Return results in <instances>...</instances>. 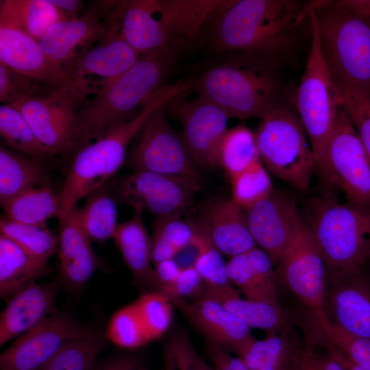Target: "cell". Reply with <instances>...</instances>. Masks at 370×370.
<instances>
[{
  "mask_svg": "<svg viewBox=\"0 0 370 370\" xmlns=\"http://www.w3.org/2000/svg\"><path fill=\"white\" fill-rule=\"evenodd\" d=\"M316 1L223 0L206 30L212 48L245 52L282 62L296 52Z\"/></svg>",
  "mask_w": 370,
  "mask_h": 370,
  "instance_id": "obj_1",
  "label": "cell"
},
{
  "mask_svg": "<svg viewBox=\"0 0 370 370\" xmlns=\"http://www.w3.org/2000/svg\"><path fill=\"white\" fill-rule=\"evenodd\" d=\"M277 59L251 53H231L195 79L192 89L212 101L230 118L261 119L285 104Z\"/></svg>",
  "mask_w": 370,
  "mask_h": 370,
  "instance_id": "obj_2",
  "label": "cell"
},
{
  "mask_svg": "<svg viewBox=\"0 0 370 370\" xmlns=\"http://www.w3.org/2000/svg\"><path fill=\"white\" fill-rule=\"evenodd\" d=\"M176 52L163 49L139 56L136 62L92 101L82 106L75 126L72 151L103 137L114 125L133 118L164 86Z\"/></svg>",
  "mask_w": 370,
  "mask_h": 370,
  "instance_id": "obj_3",
  "label": "cell"
},
{
  "mask_svg": "<svg viewBox=\"0 0 370 370\" xmlns=\"http://www.w3.org/2000/svg\"><path fill=\"white\" fill-rule=\"evenodd\" d=\"M178 91L175 85L163 86L133 118L114 125L103 137L75 151L60 193L62 211L59 218L66 215L79 200L106 186L123 164L128 145L146 120Z\"/></svg>",
  "mask_w": 370,
  "mask_h": 370,
  "instance_id": "obj_4",
  "label": "cell"
},
{
  "mask_svg": "<svg viewBox=\"0 0 370 370\" xmlns=\"http://www.w3.org/2000/svg\"><path fill=\"white\" fill-rule=\"evenodd\" d=\"M320 48L336 84L370 99V18L334 1L317 0Z\"/></svg>",
  "mask_w": 370,
  "mask_h": 370,
  "instance_id": "obj_5",
  "label": "cell"
},
{
  "mask_svg": "<svg viewBox=\"0 0 370 370\" xmlns=\"http://www.w3.org/2000/svg\"><path fill=\"white\" fill-rule=\"evenodd\" d=\"M306 225L325 261L327 275L362 269L370 259V206L317 200Z\"/></svg>",
  "mask_w": 370,
  "mask_h": 370,
  "instance_id": "obj_6",
  "label": "cell"
},
{
  "mask_svg": "<svg viewBox=\"0 0 370 370\" xmlns=\"http://www.w3.org/2000/svg\"><path fill=\"white\" fill-rule=\"evenodd\" d=\"M310 49L294 102L309 139L317 170L328 182L326 148L343 100L321 51L314 9L310 16Z\"/></svg>",
  "mask_w": 370,
  "mask_h": 370,
  "instance_id": "obj_7",
  "label": "cell"
},
{
  "mask_svg": "<svg viewBox=\"0 0 370 370\" xmlns=\"http://www.w3.org/2000/svg\"><path fill=\"white\" fill-rule=\"evenodd\" d=\"M261 160L278 178L306 192L316 167L299 115L287 104L263 119L254 132Z\"/></svg>",
  "mask_w": 370,
  "mask_h": 370,
  "instance_id": "obj_8",
  "label": "cell"
},
{
  "mask_svg": "<svg viewBox=\"0 0 370 370\" xmlns=\"http://www.w3.org/2000/svg\"><path fill=\"white\" fill-rule=\"evenodd\" d=\"M139 56L120 36L117 22L112 19L104 40L62 66L64 79L61 85L77 92L84 101L90 95L96 97L127 71Z\"/></svg>",
  "mask_w": 370,
  "mask_h": 370,
  "instance_id": "obj_9",
  "label": "cell"
},
{
  "mask_svg": "<svg viewBox=\"0 0 370 370\" xmlns=\"http://www.w3.org/2000/svg\"><path fill=\"white\" fill-rule=\"evenodd\" d=\"M199 189L198 179L192 177L133 171L119 181L116 195L134 211L157 218L182 217L191 208Z\"/></svg>",
  "mask_w": 370,
  "mask_h": 370,
  "instance_id": "obj_10",
  "label": "cell"
},
{
  "mask_svg": "<svg viewBox=\"0 0 370 370\" xmlns=\"http://www.w3.org/2000/svg\"><path fill=\"white\" fill-rule=\"evenodd\" d=\"M190 90L177 93L166 108L180 122L182 138L197 166L221 168L220 147L230 118L224 110L201 96L188 101L186 96Z\"/></svg>",
  "mask_w": 370,
  "mask_h": 370,
  "instance_id": "obj_11",
  "label": "cell"
},
{
  "mask_svg": "<svg viewBox=\"0 0 370 370\" xmlns=\"http://www.w3.org/2000/svg\"><path fill=\"white\" fill-rule=\"evenodd\" d=\"M325 162L328 182L337 184L349 203L370 206V159L343 108L328 143Z\"/></svg>",
  "mask_w": 370,
  "mask_h": 370,
  "instance_id": "obj_12",
  "label": "cell"
},
{
  "mask_svg": "<svg viewBox=\"0 0 370 370\" xmlns=\"http://www.w3.org/2000/svg\"><path fill=\"white\" fill-rule=\"evenodd\" d=\"M166 105L157 108L145 122L128 157V164L133 171L198 179V166L189 154L181 135L170 125Z\"/></svg>",
  "mask_w": 370,
  "mask_h": 370,
  "instance_id": "obj_13",
  "label": "cell"
},
{
  "mask_svg": "<svg viewBox=\"0 0 370 370\" xmlns=\"http://www.w3.org/2000/svg\"><path fill=\"white\" fill-rule=\"evenodd\" d=\"M84 103L77 93L59 85L13 107L22 114L41 143L58 155L72 151L77 114Z\"/></svg>",
  "mask_w": 370,
  "mask_h": 370,
  "instance_id": "obj_14",
  "label": "cell"
},
{
  "mask_svg": "<svg viewBox=\"0 0 370 370\" xmlns=\"http://www.w3.org/2000/svg\"><path fill=\"white\" fill-rule=\"evenodd\" d=\"M275 274L314 321L326 319V265L307 226L278 261Z\"/></svg>",
  "mask_w": 370,
  "mask_h": 370,
  "instance_id": "obj_15",
  "label": "cell"
},
{
  "mask_svg": "<svg viewBox=\"0 0 370 370\" xmlns=\"http://www.w3.org/2000/svg\"><path fill=\"white\" fill-rule=\"evenodd\" d=\"M90 330L66 315L49 316L1 354L0 370H40L67 343Z\"/></svg>",
  "mask_w": 370,
  "mask_h": 370,
  "instance_id": "obj_16",
  "label": "cell"
},
{
  "mask_svg": "<svg viewBox=\"0 0 370 370\" xmlns=\"http://www.w3.org/2000/svg\"><path fill=\"white\" fill-rule=\"evenodd\" d=\"M246 212L256 244L273 262H278L306 227L294 200L277 190Z\"/></svg>",
  "mask_w": 370,
  "mask_h": 370,
  "instance_id": "obj_17",
  "label": "cell"
},
{
  "mask_svg": "<svg viewBox=\"0 0 370 370\" xmlns=\"http://www.w3.org/2000/svg\"><path fill=\"white\" fill-rule=\"evenodd\" d=\"M325 313L343 330L370 339V275L362 269L327 275Z\"/></svg>",
  "mask_w": 370,
  "mask_h": 370,
  "instance_id": "obj_18",
  "label": "cell"
},
{
  "mask_svg": "<svg viewBox=\"0 0 370 370\" xmlns=\"http://www.w3.org/2000/svg\"><path fill=\"white\" fill-rule=\"evenodd\" d=\"M197 232L221 253L230 257L248 252L256 247L250 232L247 212L232 199H213L191 219Z\"/></svg>",
  "mask_w": 370,
  "mask_h": 370,
  "instance_id": "obj_19",
  "label": "cell"
},
{
  "mask_svg": "<svg viewBox=\"0 0 370 370\" xmlns=\"http://www.w3.org/2000/svg\"><path fill=\"white\" fill-rule=\"evenodd\" d=\"M111 21L96 5L77 18L56 23L38 43L44 52L61 69L87 49L99 43L108 34Z\"/></svg>",
  "mask_w": 370,
  "mask_h": 370,
  "instance_id": "obj_20",
  "label": "cell"
},
{
  "mask_svg": "<svg viewBox=\"0 0 370 370\" xmlns=\"http://www.w3.org/2000/svg\"><path fill=\"white\" fill-rule=\"evenodd\" d=\"M172 303L208 341L232 349L238 356L256 340L251 328L213 297L204 295L192 302L177 300Z\"/></svg>",
  "mask_w": 370,
  "mask_h": 370,
  "instance_id": "obj_21",
  "label": "cell"
},
{
  "mask_svg": "<svg viewBox=\"0 0 370 370\" xmlns=\"http://www.w3.org/2000/svg\"><path fill=\"white\" fill-rule=\"evenodd\" d=\"M0 63L52 88L64 79L62 69L44 52L38 41L12 25L0 23Z\"/></svg>",
  "mask_w": 370,
  "mask_h": 370,
  "instance_id": "obj_22",
  "label": "cell"
},
{
  "mask_svg": "<svg viewBox=\"0 0 370 370\" xmlns=\"http://www.w3.org/2000/svg\"><path fill=\"white\" fill-rule=\"evenodd\" d=\"M223 0H158V13L168 47L178 50L200 41Z\"/></svg>",
  "mask_w": 370,
  "mask_h": 370,
  "instance_id": "obj_23",
  "label": "cell"
},
{
  "mask_svg": "<svg viewBox=\"0 0 370 370\" xmlns=\"http://www.w3.org/2000/svg\"><path fill=\"white\" fill-rule=\"evenodd\" d=\"M77 206L66 215L58 219L59 275L60 282L73 292L82 289L101 266L90 245L91 242L78 222Z\"/></svg>",
  "mask_w": 370,
  "mask_h": 370,
  "instance_id": "obj_24",
  "label": "cell"
},
{
  "mask_svg": "<svg viewBox=\"0 0 370 370\" xmlns=\"http://www.w3.org/2000/svg\"><path fill=\"white\" fill-rule=\"evenodd\" d=\"M59 286L56 281L34 282L13 296L0 318V346L36 326L53 308Z\"/></svg>",
  "mask_w": 370,
  "mask_h": 370,
  "instance_id": "obj_25",
  "label": "cell"
},
{
  "mask_svg": "<svg viewBox=\"0 0 370 370\" xmlns=\"http://www.w3.org/2000/svg\"><path fill=\"white\" fill-rule=\"evenodd\" d=\"M114 18L120 36L139 55L169 49L158 17V0L121 1Z\"/></svg>",
  "mask_w": 370,
  "mask_h": 370,
  "instance_id": "obj_26",
  "label": "cell"
},
{
  "mask_svg": "<svg viewBox=\"0 0 370 370\" xmlns=\"http://www.w3.org/2000/svg\"><path fill=\"white\" fill-rule=\"evenodd\" d=\"M112 239L134 278L156 286L154 269L151 266L150 237L142 212L134 211L130 219L119 223Z\"/></svg>",
  "mask_w": 370,
  "mask_h": 370,
  "instance_id": "obj_27",
  "label": "cell"
},
{
  "mask_svg": "<svg viewBox=\"0 0 370 370\" xmlns=\"http://www.w3.org/2000/svg\"><path fill=\"white\" fill-rule=\"evenodd\" d=\"M49 186L45 169L38 162L5 146L0 147V204L34 188Z\"/></svg>",
  "mask_w": 370,
  "mask_h": 370,
  "instance_id": "obj_28",
  "label": "cell"
},
{
  "mask_svg": "<svg viewBox=\"0 0 370 370\" xmlns=\"http://www.w3.org/2000/svg\"><path fill=\"white\" fill-rule=\"evenodd\" d=\"M68 19L49 0L0 1V23L16 26L38 41L53 25Z\"/></svg>",
  "mask_w": 370,
  "mask_h": 370,
  "instance_id": "obj_29",
  "label": "cell"
},
{
  "mask_svg": "<svg viewBox=\"0 0 370 370\" xmlns=\"http://www.w3.org/2000/svg\"><path fill=\"white\" fill-rule=\"evenodd\" d=\"M47 264L29 257L13 242L0 234V295L14 296L42 275Z\"/></svg>",
  "mask_w": 370,
  "mask_h": 370,
  "instance_id": "obj_30",
  "label": "cell"
},
{
  "mask_svg": "<svg viewBox=\"0 0 370 370\" xmlns=\"http://www.w3.org/2000/svg\"><path fill=\"white\" fill-rule=\"evenodd\" d=\"M5 217L17 223L47 225L48 220L61 216L62 198L49 186L29 189L3 206Z\"/></svg>",
  "mask_w": 370,
  "mask_h": 370,
  "instance_id": "obj_31",
  "label": "cell"
},
{
  "mask_svg": "<svg viewBox=\"0 0 370 370\" xmlns=\"http://www.w3.org/2000/svg\"><path fill=\"white\" fill-rule=\"evenodd\" d=\"M214 299L250 328L263 330L267 335L290 330L287 317L278 303L243 299L238 291Z\"/></svg>",
  "mask_w": 370,
  "mask_h": 370,
  "instance_id": "obj_32",
  "label": "cell"
},
{
  "mask_svg": "<svg viewBox=\"0 0 370 370\" xmlns=\"http://www.w3.org/2000/svg\"><path fill=\"white\" fill-rule=\"evenodd\" d=\"M78 222L90 242L112 238L117 223L115 201L106 186L87 197L84 206H76Z\"/></svg>",
  "mask_w": 370,
  "mask_h": 370,
  "instance_id": "obj_33",
  "label": "cell"
},
{
  "mask_svg": "<svg viewBox=\"0 0 370 370\" xmlns=\"http://www.w3.org/2000/svg\"><path fill=\"white\" fill-rule=\"evenodd\" d=\"M1 145L35 160L55 156L38 139L22 114L12 106H0Z\"/></svg>",
  "mask_w": 370,
  "mask_h": 370,
  "instance_id": "obj_34",
  "label": "cell"
},
{
  "mask_svg": "<svg viewBox=\"0 0 370 370\" xmlns=\"http://www.w3.org/2000/svg\"><path fill=\"white\" fill-rule=\"evenodd\" d=\"M198 232L191 219L182 217L157 218L150 237L152 264L172 259L183 247L191 243Z\"/></svg>",
  "mask_w": 370,
  "mask_h": 370,
  "instance_id": "obj_35",
  "label": "cell"
},
{
  "mask_svg": "<svg viewBox=\"0 0 370 370\" xmlns=\"http://www.w3.org/2000/svg\"><path fill=\"white\" fill-rule=\"evenodd\" d=\"M0 232L29 257L42 263L47 264L58 250V235L47 225H25L3 216L0 219Z\"/></svg>",
  "mask_w": 370,
  "mask_h": 370,
  "instance_id": "obj_36",
  "label": "cell"
},
{
  "mask_svg": "<svg viewBox=\"0 0 370 370\" xmlns=\"http://www.w3.org/2000/svg\"><path fill=\"white\" fill-rule=\"evenodd\" d=\"M260 161L254 132L243 125L227 130L221 144L220 162L230 181Z\"/></svg>",
  "mask_w": 370,
  "mask_h": 370,
  "instance_id": "obj_37",
  "label": "cell"
},
{
  "mask_svg": "<svg viewBox=\"0 0 370 370\" xmlns=\"http://www.w3.org/2000/svg\"><path fill=\"white\" fill-rule=\"evenodd\" d=\"M103 345L101 334L90 330L67 343L40 370H92Z\"/></svg>",
  "mask_w": 370,
  "mask_h": 370,
  "instance_id": "obj_38",
  "label": "cell"
},
{
  "mask_svg": "<svg viewBox=\"0 0 370 370\" xmlns=\"http://www.w3.org/2000/svg\"><path fill=\"white\" fill-rule=\"evenodd\" d=\"M231 183L232 199L246 211L269 197L273 190L262 161L238 175Z\"/></svg>",
  "mask_w": 370,
  "mask_h": 370,
  "instance_id": "obj_39",
  "label": "cell"
},
{
  "mask_svg": "<svg viewBox=\"0 0 370 370\" xmlns=\"http://www.w3.org/2000/svg\"><path fill=\"white\" fill-rule=\"evenodd\" d=\"M149 341L159 338L172 320L171 301L159 291L145 293L133 302Z\"/></svg>",
  "mask_w": 370,
  "mask_h": 370,
  "instance_id": "obj_40",
  "label": "cell"
},
{
  "mask_svg": "<svg viewBox=\"0 0 370 370\" xmlns=\"http://www.w3.org/2000/svg\"><path fill=\"white\" fill-rule=\"evenodd\" d=\"M314 322L325 341L356 365L370 370V339L349 333L327 319Z\"/></svg>",
  "mask_w": 370,
  "mask_h": 370,
  "instance_id": "obj_41",
  "label": "cell"
},
{
  "mask_svg": "<svg viewBox=\"0 0 370 370\" xmlns=\"http://www.w3.org/2000/svg\"><path fill=\"white\" fill-rule=\"evenodd\" d=\"M194 267L207 285L205 295L218 298L237 291L231 284L221 254L210 242L205 247Z\"/></svg>",
  "mask_w": 370,
  "mask_h": 370,
  "instance_id": "obj_42",
  "label": "cell"
},
{
  "mask_svg": "<svg viewBox=\"0 0 370 370\" xmlns=\"http://www.w3.org/2000/svg\"><path fill=\"white\" fill-rule=\"evenodd\" d=\"M107 336L114 344L125 349L137 348L149 342L133 303L113 315Z\"/></svg>",
  "mask_w": 370,
  "mask_h": 370,
  "instance_id": "obj_43",
  "label": "cell"
},
{
  "mask_svg": "<svg viewBox=\"0 0 370 370\" xmlns=\"http://www.w3.org/2000/svg\"><path fill=\"white\" fill-rule=\"evenodd\" d=\"M51 88L0 63V101L3 104L13 106Z\"/></svg>",
  "mask_w": 370,
  "mask_h": 370,
  "instance_id": "obj_44",
  "label": "cell"
},
{
  "mask_svg": "<svg viewBox=\"0 0 370 370\" xmlns=\"http://www.w3.org/2000/svg\"><path fill=\"white\" fill-rule=\"evenodd\" d=\"M226 271L231 283L238 286L247 299L278 303V299L261 285L247 253L231 257L226 262Z\"/></svg>",
  "mask_w": 370,
  "mask_h": 370,
  "instance_id": "obj_45",
  "label": "cell"
},
{
  "mask_svg": "<svg viewBox=\"0 0 370 370\" xmlns=\"http://www.w3.org/2000/svg\"><path fill=\"white\" fill-rule=\"evenodd\" d=\"M336 86L341 95L343 108L357 130L370 159V99L343 86Z\"/></svg>",
  "mask_w": 370,
  "mask_h": 370,
  "instance_id": "obj_46",
  "label": "cell"
},
{
  "mask_svg": "<svg viewBox=\"0 0 370 370\" xmlns=\"http://www.w3.org/2000/svg\"><path fill=\"white\" fill-rule=\"evenodd\" d=\"M163 355L166 370H201V358L184 332L174 334L167 341Z\"/></svg>",
  "mask_w": 370,
  "mask_h": 370,
  "instance_id": "obj_47",
  "label": "cell"
},
{
  "mask_svg": "<svg viewBox=\"0 0 370 370\" xmlns=\"http://www.w3.org/2000/svg\"><path fill=\"white\" fill-rule=\"evenodd\" d=\"M204 281L195 267L182 269L177 277L171 283L162 286L160 292L171 301L184 300L185 298L200 297L204 293Z\"/></svg>",
  "mask_w": 370,
  "mask_h": 370,
  "instance_id": "obj_48",
  "label": "cell"
},
{
  "mask_svg": "<svg viewBox=\"0 0 370 370\" xmlns=\"http://www.w3.org/2000/svg\"><path fill=\"white\" fill-rule=\"evenodd\" d=\"M253 269L263 288L278 299V280L269 256L256 246L247 252Z\"/></svg>",
  "mask_w": 370,
  "mask_h": 370,
  "instance_id": "obj_49",
  "label": "cell"
},
{
  "mask_svg": "<svg viewBox=\"0 0 370 370\" xmlns=\"http://www.w3.org/2000/svg\"><path fill=\"white\" fill-rule=\"evenodd\" d=\"M207 349L214 370H249L241 358L232 356L221 345L208 341Z\"/></svg>",
  "mask_w": 370,
  "mask_h": 370,
  "instance_id": "obj_50",
  "label": "cell"
},
{
  "mask_svg": "<svg viewBox=\"0 0 370 370\" xmlns=\"http://www.w3.org/2000/svg\"><path fill=\"white\" fill-rule=\"evenodd\" d=\"M210 241L198 232L195 238L180 249L172 258L182 269L194 267L199 256Z\"/></svg>",
  "mask_w": 370,
  "mask_h": 370,
  "instance_id": "obj_51",
  "label": "cell"
},
{
  "mask_svg": "<svg viewBox=\"0 0 370 370\" xmlns=\"http://www.w3.org/2000/svg\"><path fill=\"white\" fill-rule=\"evenodd\" d=\"M153 266L156 286L158 290L162 286L172 282L181 271L173 259L161 261Z\"/></svg>",
  "mask_w": 370,
  "mask_h": 370,
  "instance_id": "obj_52",
  "label": "cell"
},
{
  "mask_svg": "<svg viewBox=\"0 0 370 370\" xmlns=\"http://www.w3.org/2000/svg\"><path fill=\"white\" fill-rule=\"evenodd\" d=\"M142 360L136 355H124L108 362L96 370H140Z\"/></svg>",
  "mask_w": 370,
  "mask_h": 370,
  "instance_id": "obj_53",
  "label": "cell"
},
{
  "mask_svg": "<svg viewBox=\"0 0 370 370\" xmlns=\"http://www.w3.org/2000/svg\"><path fill=\"white\" fill-rule=\"evenodd\" d=\"M49 1L64 12L69 19L79 18L80 16L79 13L84 5V1L79 0H49Z\"/></svg>",
  "mask_w": 370,
  "mask_h": 370,
  "instance_id": "obj_54",
  "label": "cell"
},
{
  "mask_svg": "<svg viewBox=\"0 0 370 370\" xmlns=\"http://www.w3.org/2000/svg\"><path fill=\"white\" fill-rule=\"evenodd\" d=\"M300 370H323L319 355L310 347L301 349L299 354Z\"/></svg>",
  "mask_w": 370,
  "mask_h": 370,
  "instance_id": "obj_55",
  "label": "cell"
},
{
  "mask_svg": "<svg viewBox=\"0 0 370 370\" xmlns=\"http://www.w3.org/2000/svg\"><path fill=\"white\" fill-rule=\"evenodd\" d=\"M334 2L360 16L370 18V0H334Z\"/></svg>",
  "mask_w": 370,
  "mask_h": 370,
  "instance_id": "obj_56",
  "label": "cell"
},
{
  "mask_svg": "<svg viewBox=\"0 0 370 370\" xmlns=\"http://www.w3.org/2000/svg\"><path fill=\"white\" fill-rule=\"evenodd\" d=\"M323 345L326 350L344 367L345 370H367L352 362L340 350L337 349L324 339Z\"/></svg>",
  "mask_w": 370,
  "mask_h": 370,
  "instance_id": "obj_57",
  "label": "cell"
},
{
  "mask_svg": "<svg viewBox=\"0 0 370 370\" xmlns=\"http://www.w3.org/2000/svg\"><path fill=\"white\" fill-rule=\"evenodd\" d=\"M319 358L323 370H345L328 351L326 355H319Z\"/></svg>",
  "mask_w": 370,
  "mask_h": 370,
  "instance_id": "obj_58",
  "label": "cell"
},
{
  "mask_svg": "<svg viewBox=\"0 0 370 370\" xmlns=\"http://www.w3.org/2000/svg\"><path fill=\"white\" fill-rule=\"evenodd\" d=\"M286 370H300L299 356L289 366V367Z\"/></svg>",
  "mask_w": 370,
  "mask_h": 370,
  "instance_id": "obj_59",
  "label": "cell"
},
{
  "mask_svg": "<svg viewBox=\"0 0 370 370\" xmlns=\"http://www.w3.org/2000/svg\"><path fill=\"white\" fill-rule=\"evenodd\" d=\"M200 366H201V370H214L213 367H211L202 358H201V360H200Z\"/></svg>",
  "mask_w": 370,
  "mask_h": 370,
  "instance_id": "obj_60",
  "label": "cell"
},
{
  "mask_svg": "<svg viewBox=\"0 0 370 370\" xmlns=\"http://www.w3.org/2000/svg\"><path fill=\"white\" fill-rule=\"evenodd\" d=\"M140 370H145L144 367L143 369H141Z\"/></svg>",
  "mask_w": 370,
  "mask_h": 370,
  "instance_id": "obj_61",
  "label": "cell"
}]
</instances>
